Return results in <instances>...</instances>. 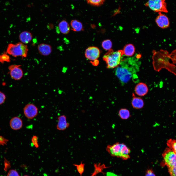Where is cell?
I'll return each mask as SVG.
<instances>
[{"label": "cell", "instance_id": "obj_36", "mask_svg": "<svg viewBox=\"0 0 176 176\" xmlns=\"http://www.w3.org/2000/svg\"></svg>", "mask_w": 176, "mask_h": 176}, {"label": "cell", "instance_id": "obj_34", "mask_svg": "<svg viewBox=\"0 0 176 176\" xmlns=\"http://www.w3.org/2000/svg\"><path fill=\"white\" fill-rule=\"evenodd\" d=\"M91 62L93 65L96 66L98 64L99 62L97 59H96L93 61H91Z\"/></svg>", "mask_w": 176, "mask_h": 176}, {"label": "cell", "instance_id": "obj_18", "mask_svg": "<svg viewBox=\"0 0 176 176\" xmlns=\"http://www.w3.org/2000/svg\"><path fill=\"white\" fill-rule=\"evenodd\" d=\"M59 30L63 34H67L70 31V27L67 22L65 20L61 21L58 25Z\"/></svg>", "mask_w": 176, "mask_h": 176}, {"label": "cell", "instance_id": "obj_19", "mask_svg": "<svg viewBox=\"0 0 176 176\" xmlns=\"http://www.w3.org/2000/svg\"><path fill=\"white\" fill-rule=\"evenodd\" d=\"M124 55L127 57H131L134 54L135 48L133 45L129 44L125 45L123 50Z\"/></svg>", "mask_w": 176, "mask_h": 176}, {"label": "cell", "instance_id": "obj_9", "mask_svg": "<svg viewBox=\"0 0 176 176\" xmlns=\"http://www.w3.org/2000/svg\"><path fill=\"white\" fill-rule=\"evenodd\" d=\"M21 66L20 65H11L8 67L10 76L14 80H19L23 76V71L20 67Z\"/></svg>", "mask_w": 176, "mask_h": 176}, {"label": "cell", "instance_id": "obj_21", "mask_svg": "<svg viewBox=\"0 0 176 176\" xmlns=\"http://www.w3.org/2000/svg\"><path fill=\"white\" fill-rule=\"evenodd\" d=\"M118 113L120 117L123 119H127L130 116L129 111L125 108L121 109L119 111Z\"/></svg>", "mask_w": 176, "mask_h": 176}, {"label": "cell", "instance_id": "obj_26", "mask_svg": "<svg viewBox=\"0 0 176 176\" xmlns=\"http://www.w3.org/2000/svg\"><path fill=\"white\" fill-rule=\"evenodd\" d=\"M73 165L76 167L78 172L82 176L84 171V164L81 162L79 165L74 164Z\"/></svg>", "mask_w": 176, "mask_h": 176}, {"label": "cell", "instance_id": "obj_1", "mask_svg": "<svg viewBox=\"0 0 176 176\" xmlns=\"http://www.w3.org/2000/svg\"><path fill=\"white\" fill-rule=\"evenodd\" d=\"M122 56L119 65L116 67L115 74L122 83H125L139 70L141 56L136 54L132 57L123 58Z\"/></svg>", "mask_w": 176, "mask_h": 176}, {"label": "cell", "instance_id": "obj_25", "mask_svg": "<svg viewBox=\"0 0 176 176\" xmlns=\"http://www.w3.org/2000/svg\"><path fill=\"white\" fill-rule=\"evenodd\" d=\"M10 61V58L6 53L4 52L0 55V62L3 63L5 62H9Z\"/></svg>", "mask_w": 176, "mask_h": 176}, {"label": "cell", "instance_id": "obj_13", "mask_svg": "<svg viewBox=\"0 0 176 176\" xmlns=\"http://www.w3.org/2000/svg\"><path fill=\"white\" fill-rule=\"evenodd\" d=\"M69 124L67 122L66 118L64 115H61L58 117V123L56 128L59 130H64L68 128Z\"/></svg>", "mask_w": 176, "mask_h": 176}, {"label": "cell", "instance_id": "obj_22", "mask_svg": "<svg viewBox=\"0 0 176 176\" xmlns=\"http://www.w3.org/2000/svg\"><path fill=\"white\" fill-rule=\"evenodd\" d=\"M166 143L168 148L176 153V138L169 139Z\"/></svg>", "mask_w": 176, "mask_h": 176}, {"label": "cell", "instance_id": "obj_12", "mask_svg": "<svg viewBox=\"0 0 176 176\" xmlns=\"http://www.w3.org/2000/svg\"><path fill=\"white\" fill-rule=\"evenodd\" d=\"M134 90L137 95L140 96H143L147 94L148 92V89L146 84L140 82L136 86Z\"/></svg>", "mask_w": 176, "mask_h": 176}, {"label": "cell", "instance_id": "obj_5", "mask_svg": "<svg viewBox=\"0 0 176 176\" xmlns=\"http://www.w3.org/2000/svg\"><path fill=\"white\" fill-rule=\"evenodd\" d=\"M28 50L27 45L19 42L15 44H9L7 48V52L14 57L20 56L22 58L27 57Z\"/></svg>", "mask_w": 176, "mask_h": 176}, {"label": "cell", "instance_id": "obj_32", "mask_svg": "<svg viewBox=\"0 0 176 176\" xmlns=\"http://www.w3.org/2000/svg\"><path fill=\"white\" fill-rule=\"evenodd\" d=\"M6 98L5 94L3 92L0 91V105L4 103Z\"/></svg>", "mask_w": 176, "mask_h": 176}, {"label": "cell", "instance_id": "obj_20", "mask_svg": "<svg viewBox=\"0 0 176 176\" xmlns=\"http://www.w3.org/2000/svg\"><path fill=\"white\" fill-rule=\"evenodd\" d=\"M70 24L72 30L74 31H80L83 29L82 23L77 20H72Z\"/></svg>", "mask_w": 176, "mask_h": 176}, {"label": "cell", "instance_id": "obj_3", "mask_svg": "<svg viewBox=\"0 0 176 176\" xmlns=\"http://www.w3.org/2000/svg\"><path fill=\"white\" fill-rule=\"evenodd\" d=\"M106 150L111 156L126 160L130 157V150L129 148L123 143H117L112 145H108Z\"/></svg>", "mask_w": 176, "mask_h": 176}, {"label": "cell", "instance_id": "obj_10", "mask_svg": "<svg viewBox=\"0 0 176 176\" xmlns=\"http://www.w3.org/2000/svg\"><path fill=\"white\" fill-rule=\"evenodd\" d=\"M100 51L97 47H89L86 50L85 56L88 59L92 61L97 59L100 55Z\"/></svg>", "mask_w": 176, "mask_h": 176}, {"label": "cell", "instance_id": "obj_11", "mask_svg": "<svg viewBox=\"0 0 176 176\" xmlns=\"http://www.w3.org/2000/svg\"><path fill=\"white\" fill-rule=\"evenodd\" d=\"M155 22L160 28L165 29L169 26L170 22L168 17L165 14L161 12L159 13V15L156 17Z\"/></svg>", "mask_w": 176, "mask_h": 176}, {"label": "cell", "instance_id": "obj_35", "mask_svg": "<svg viewBox=\"0 0 176 176\" xmlns=\"http://www.w3.org/2000/svg\"><path fill=\"white\" fill-rule=\"evenodd\" d=\"M28 176V175H24V176Z\"/></svg>", "mask_w": 176, "mask_h": 176}, {"label": "cell", "instance_id": "obj_8", "mask_svg": "<svg viewBox=\"0 0 176 176\" xmlns=\"http://www.w3.org/2000/svg\"><path fill=\"white\" fill-rule=\"evenodd\" d=\"M24 114L28 119H32L38 115V109L34 104L29 103L26 104L23 109Z\"/></svg>", "mask_w": 176, "mask_h": 176}, {"label": "cell", "instance_id": "obj_31", "mask_svg": "<svg viewBox=\"0 0 176 176\" xmlns=\"http://www.w3.org/2000/svg\"><path fill=\"white\" fill-rule=\"evenodd\" d=\"M8 140L2 136H0V146L6 144Z\"/></svg>", "mask_w": 176, "mask_h": 176}, {"label": "cell", "instance_id": "obj_30", "mask_svg": "<svg viewBox=\"0 0 176 176\" xmlns=\"http://www.w3.org/2000/svg\"><path fill=\"white\" fill-rule=\"evenodd\" d=\"M170 176H176V167L168 168Z\"/></svg>", "mask_w": 176, "mask_h": 176}, {"label": "cell", "instance_id": "obj_37", "mask_svg": "<svg viewBox=\"0 0 176 176\" xmlns=\"http://www.w3.org/2000/svg\"></svg>", "mask_w": 176, "mask_h": 176}, {"label": "cell", "instance_id": "obj_28", "mask_svg": "<svg viewBox=\"0 0 176 176\" xmlns=\"http://www.w3.org/2000/svg\"><path fill=\"white\" fill-rule=\"evenodd\" d=\"M170 59L173 64H176V49L173 51L170 54Z\"/></svg>", "mask_w": 176, "mask_h": 176}, {"label": "cell", "instance_id": "obj_6", "mask_svg": "<svg viewBox=\"0 0 176 176\" xmlns=\"http://www.w3.org/2000/svg\"><path fill=\"white\" fill-rule=\"evenodd\" d=\"M163 160L161 163L163 166L166 165L168 168L176 167V153L168 148L162 154Z\"/></svg>", "mask_w": 176, "mask_h": 176}, {"label": "cell", "instance_id": "obj_14", "mask_svg": "<svg viewBox=\"0 0 176 176\" xmlns=\"http://www.w3.org/2000/svg\"><path fill=\"white\" fill-rule=\"evenodd\" d=\"M23 122L20 118L15 117L10 120V125L11 128L14 130H18L21 129L23 125Z\"/></svg>", "mask_w": 176, "mask_h": 176}, {"label": "cell", "instance_id": "obj_23", "mask_svg": "<svg viewBox=\"0 0 176 176\" xmlns=\"http://www.w3.org/2000/svg\"><path fill=\"white\" fill-rule=\"evenodd\" d=\"M88 4L91 5L99 6L103 4L105 0H86Z\"/></svg>", "mask_w": 176, "mask_h": 176}, {"label": "cell", "instance_id": "obj_16", "mask_svg": "<svg viewBox=\"0 0 176 176\" xmlns=\"http://www.w3.org/2000/svg\"><path fill=\"white\" fill-rule=\"evenodd\" d=\"M19 37L21 42L24 44L29 43L32 38L31 33L29 32L26 31L21 32L20 34Z\"/></svg>", "mask_w": 176, "mask_h": 176}, {"label": "cell", "instance_id": "obj_29", "mask_svg": "<svg viewBox=\"0 0 176 176\" xmlns=\"http://www.w3.org/2000/svg\"><path fill=\"white\" fill-rule=\"evenodd\" d=\"M7 176H20V175L16 170H11L9 171Z\"/></svg>", "mask_w": 176, "mask_h": 176}, {"label": "cell", "instance_id": "obj_2", "mask_svg": "<svg viewBox=\"0 0 176 176\" xmlns=\"http://www.w3.org/2000/svg\"><path fill=\"white\" fill-rule=\"evenodd\" d=\"M152 59L155 71L159 72L162 69H165L176 76V66L169 62L170 57L168 51L163 49L153 50Z\"/></svg>", "mask_w": 176, "mask_h": 176}, {"label": "cell", "instance_id": "obj_33", "mask_svg": "<svg viewBox=\"0 0 176 176\" xmlns=\"http://www.w3.org/2000/svg\"><path fill=\"white\" fill-rule=\"evenodd\" d=\"M145 176H156L154 173L151 169H148L146 171Z\"/></svg>", "mask_w": 176, "mask_h": 176}, {"label": "cell", "instance_id": "obj_24", "mask_svg": "<svg viewBox=\"0 0 176 176\" xmlns=\"http://www.w3.org/2000/svg\"><path fill=\"white\" fill-rule=\"evenodd\" d=\"M112 45L111 41L109 39L104 40L102 43V47L104 49L106 50H109L111 49Z\"/></svg>", "mask_w": 176, "mask_h": 176}, {"label": "cell", "instance_id": "obj_4", "mask_svg": "<svg viewBox=\"0 0 176 176\" xmlns=\"http://www.w3.org/2000/svg\"><path fill=\"white\" fill-rule=\"evenodd\" d=\"M123 55L122 50L114 51L113 49H111L104 55L103 59L106 63L107 68H116L119 65Z\"/></svg>", "mask_w": 176, "mask_h": 176}, {"label": "cell", "instance_id": "obj_17", "mask_svg": "<svg viewBox=\"0 0 176 176\" xmlns=\"http://www.w3.org/2000/svg\"><path fill=\"white\" fill-rule=\"evenodd\" d=\"M133 98L131 102L133 107L136 109H140L143 108L144 105V102L140 98L137 97L134 93L132 94Z\"/></svg>", "mask_w": 176, "mask_h": 176}, {"label": "cell", "instance_id": "obj_7", "mask_svg": "<svg viewBox=\"0 0 176 176\" xmlns=\"http://www.w3.org/2000/svg\"><path fill=\"white\" fill-rule=\"evenodd\" d=\"M145 5L154 12H168L165 0H149Z\"/></svg>", "mask_w": 176, "mask_h": 176}, {"label": "cell", "instance_id": "obj_27", "mask_svg": "<svg viewBox=\"0 0 176 176\" xmlns=\"http://www.w3.org/2000/svg\"><path fill=\"white\" fill-rule=\"evenodd\" d=\"M38 139V137L36 135L33 136L31 138V141L32 143L36 148L39 147Z\"/></svg>", "mask_w": 176, "mask_h": 176}, {"label": "cell", "instance_id": "obj_15", "mask_svg": "<svg viewBox=\"0 0 176 176\" xmlns=\"http://www.w3.org/2000/svg\"><path fill=\"white\" fill-rule=\"evenodd\" d=\"M38 49L39 53L44 56L49 55L52 51L51 46L44 43H41L39 44L38 47Z\"/></svg>", "mask_w": 176, "mask_h": 176}]
</instances>
